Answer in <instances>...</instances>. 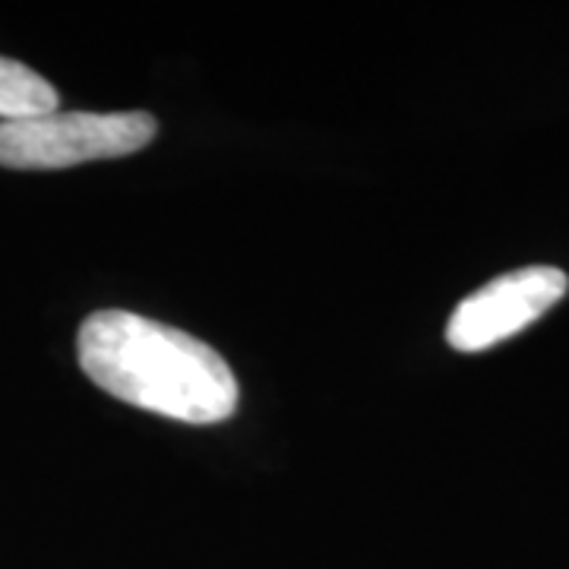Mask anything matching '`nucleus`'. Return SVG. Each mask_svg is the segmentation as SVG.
Returning a JSON list of instances; mask_svg holds the SVG:
<instances>
[{
    "instance_id": "obj_2",
    "label": "nucleus",
    "mask_w": 569,
    "mask_h": 569,
    "mask_svg": "<svg viewBox=\"0 0 569 569\" xmlns=\"http://www.w3.org/2000/svg\"><path fill=\"white\" fill-rule=\"evenodd\" d=\"M159 123L146 111H54L0 123V168L58 171L146 149Z\"/></svg>"
},
{
    "instance_id": "obj_1",
    "label": "nucleus",
    "mask_w": 569,
    "mask_h": 569,
    "mask_svg": "<svg viewBox=\"0 0 569 569\" xmlns=\"http://www.w3.org/2000/svg\"><path fill=\"white\" fill-rule=\"evenodd\" d=\"M82 373L127 406L183 425H219L241 389L231 367L203 339L130 310H99L77 336Z\"/></svg>"
},
{
    "instance_id": "obj_4",
    "label": "nucleus",
    "mask_w": 569,
    "mask_h": 569,
    "mask_svg": "<svg viewBox=\"0 0 569 569\" xmlns=\"http://www.w3.org/2000/svg\"><path fill=\"white\" fill-rule=\"evenodd\" d=\"M58 89L32 67L0 58V123L32 121L58 111Z\"/></svg>"
},
{
    "instance_id": "obj_3",
    "label": "nucleus",
    "mask_w": 569,
    "mask_h": 569,
    "mask_svg": "<svg viewBox=\"0 0 569 569\" xmlns=\"http://www.w3.org/2000/svg\"><path fill=\"white\" fill-rule=\"evenodd\" d=\"M567 272L553 266H526L493 279L452 310L447 342L456 351H485L541 320L567 295Z\"/></svg>"
}]
</instances>
